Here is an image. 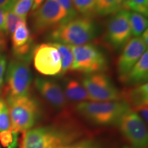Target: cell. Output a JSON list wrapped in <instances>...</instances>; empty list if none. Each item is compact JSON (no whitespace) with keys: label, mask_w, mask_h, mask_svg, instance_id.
I'll return each mask as SVG.
<instances>
[{"label":"cell","mask_w":148,"mask_h":148,"mask_svg":"<svg viewBox=\"0 0 148 148\" xmlns=\"http://www.w3.org/2000/svg\"><path fill=\"white\" fill-rule=\"evenodd\" d=\"M75 110L79 115L95 125L108 126L117 125L125 113L131 110L124 100L108 101H83L78 103Z\"/></svg>","instance_id":"obj_3"},{"label":"cell","mask_w":148,"mask_h":148,"mask_svg":"<svg viewBox=\"0 0 148 148\" xmlns=\"http://www.w3.org/2000/svg\"><path fill=\"white\" fill-rule=\"evenodd\" d=\"M146 51H147V47L140 36L133 37L125 44L118 59L116 68L121 82H124L130 71Z\"/></svg>","instance_id":"obj_12"},{"label":"cell","mask_w":148,"mask_h":148,"mask_svg":"<svg viewBox=\"0 0 148 148\" xmlns=\"http://www.w3.org/2000/svg\"><path fill=\"white\" fill-rule=\"evenodd\" d=\"M123 0H97L95 14L101 16L114 14L123 8Z\"/></svg>","instance_id":"obj_19"},{"label":"cell","mask_w":148,"mask_h":148,"mask_svg":"<svg viewBox=\"0 0 148 148\" xmlns=\"http://www.w3.org/2000/svg\"><path fill=\"white\" fill-rule=\"evenodd\" d=\"M74 8L77 13L82 16L90 17L95 14V5L97 0H72Z\"/></svg>","instance_id":"obj_21"},{"label":"cell","mask_w":148,"mask_h":148,"mask_svg":"<svg viewBox=\"0 0 148 148\" xmlns=\"http://www.w3.org/2000/svg\"><path fill=\"white\" fill-rule=\"evenodd\" d=\"M120 132L132 148H146L148 143L147 127L143 120L134 111L125 113L117 123Z\"/></svg>","instance_id":"obj_10"},{"label":"cell","mask_w":148,"mask_h":148,"mask_svg":"<svg viewBox=\"0 0 148 148\" xmlns=\"http://www.w3.org/2000/svg\"><path fill=\"white\" fill-rule=\"evenodd\" d=\"M16 0H0V9L6 11L12 8Z\"/></svg>","instance_id":"obj_31"},{"label":"cell","mask_w":148,"mask_h":148,"mask_svg":"<svg viewBox=\"0 0 148 148\" xmlns=\"http://www.w3.org/2000/svg\"><path fill=\"white\" fill-rule=\"evenodd\" d=\"M58 49L61 58V71L58 77H62L63 75L70 71L72 64L73 62V55L69 45L59 42H49Z\"/></svg>","instance_id":"obj_18"},{"label":"cell","mask_w":148,"mask_h":148,"mask_svg":"<svg viewBox=\"0 0 148 148\" xmlns=\"http://www.w3.org/2000/svg\"><path fill=\"white\" fill-rule=\"evenodd\" d=\"M10 114L11 130L24 132L32 128L40 117L39 103L30 95L5 97Z\"/></svg>","instance_id":"obj_4"},{"label":"cell","mask_w":148,"mask_h":148,"mask_svg":"<svg viewBox=\"0 0 148 148\" xmlns=\"http://www.w3.org/2000/svg\"><path fill=\"white\" fill-rule=\"evenodd\" d=\"M91 148H100V147H99V145H98L97 143H96V144H95V145H94V146H93V147H91Z\"/></svg>","instance_id":"obj_35"},{"label":"cell","mask_w":148,"mask_h":148,"mask_svg":"<svg viewBox=\"0 0 148 148\" xmlns=\"http://www.w3.org/2000/svg\"><path fill=\"white\" fill-rule=\"evenodd\" d=\"M100 148H101V147H100Z\"/></svg>","instance_id":"obj_37"},{"label":"cell","mask_w":148,"mask_h":148,"mask_svg":"<svg viewBox=\"0 0 148 148\" xmlns=\"http://www.w3.org/2000/svg\"><path fill=\"white\" fill-rule=\"evenodd\" d=\"M18 140V133L10 130L0 132V143L3 147L8 148Z\"/></svg>","instance_id":"obj_26"},{"label":"cell","mask_w":148,"mask_h":148,"mask_svg":"<svg viewBox=\"0 0 148 148\" xmlns=\"http://www.w3.org/2000/svg\"><path fill=\"white\" fill-rule=\"evenodd\" d=\"M5 11L0 9V34L1 36L6 37V29H5Z\"/></svg>","instance_id":"obj_30"},{"label":"cell","mask_w":148,"mask_h":148,"mask_svg":"<svg viewBox=\"0 0 148 148\" xmlns=\"http://www.w3.org/2000/svg\"><path fill=\"white\" fill-rule=\"evenodd\" d=\"M73 55L71 70L87 74L103 73L108 69V58L99 47L92 43L70 46Z\"/></svg>","instance_id":"obj_5"},{"label":"cell","mask_w":148,"mask_h":148,"mask_svg":"<svg viewBox=\"0 0 148 148\" xmlns=\"http://www.w3.org/2000/svg\"><path fill=\"white\" fill-rule=\"evenodd\" d=\"M141 38L143 39V42L145 43V45L146 47H147V45H148V40H147V38H148V31H147V29H146V30L144 32L143 34H141Z\"/></svg>","instance_id":"obj_34"},{"label":"cell","mask_w":148,"mask_h":148,"mask_svg":"<svg viewBox=\"0 0 148 148\" xmlns=\"http://www.w3.org/2000/svg\"><path fill=\"white\" fill-rule=\"evenodd\" d=\"M10 119L8 106L5 99L0 97V132L10 130Z\"/></svg>","instance_id":"obj_23"},{"label":"cell","mask_w":148,"mask_h":148,"mask_svg":"<svg viewBox=\"0 0 148 148\" xmlns=\"http://www.w3.org/2000/svg\"><path fill=\"white\" fill-rule=\"evenodd\" d=\"M79 131L64 125H47L23 132L19 148H58L80 137Z\"/></svg>","instance_id":"obj_1"},{"label":"cell","mask_w":148,"mask_h":148,"mask_svg":"<svg viewBox=\"0 0 148 148\" xmlns=\"http://www.w3.org/2000/svg\"><path fill=\"white\" fill-rule=\"evenodd\" d=\"M69 16V20L77 17V12L74 8L72 0H57Z\"/></svg>","instance_id":"obj_27"},{"label":"cell","mask_w":148,"mask_h":148,"mask_svg":"<svg viewBox=\"0 0 148 148\" xmlns=\"http://www.w3.org/2000/svg\"><path fill=\"white\" fill-rule=\"evenodd\" d=\"M7 69V58L5 54L0 53V95L4 86V77Z\"/></svg>","instance_id":"obj_28"},{"label":"cell","mask_w":148,"mask_h":148,"mask_svg":"<svg viewBox=\"0 0 148 148\" xmlns=\"http://www.w3.org/2000/svg\"><path fill=\"white\" fill-rule=\"evenodd\" d=\"M33 3L34 0H16L11 10L16 15L27 18V14L32 8Z\"/></svg>","instance_id":"obj_25"},{"label":"cell","mask_w":148,"mask_h":148,"mask_svg":"<svg viewBox=\"0 0 148 148\" xmlns=\"http://www.w3.org/2000/svg\"><path fill=\"white\" fill-rule=\"evenodd\" d=\"M45 0H34V3H33L32 10V12H34L35 10H37L39 7L42 4Z\"/></svg>","instance_id":"obj_32"},{"label":"cell","mask_w":148,"mask_h":148,"mask_svg":"<svg viewBox=\"0 0 148 148\" xmlns=\"http://www.w3.org/2000/svg\"><path fill=\"white\" fill-rule=\"evenodd\" d=\"M123 9L143 14L147 17L148 14V0H123Z\"/></svg>","instance_id":"obj_22"},{"label":"cell","mask_w":148,"mask_h":148,"mask_svg":"<svg viewBox=\"0 0 148 148\" xmlns=\"http://www.w3.org/2000/svg\"><path fill=\"white\" fill-rule=\"evenodd\" d=\"M129 23L131 34L134 37L141 36L147 28V17L137 12H130Z\"/></svg>","instance_id":"obj_20"},{"label":"cell","mask_w":148,"mask_h":148,"mask_svg":"<svg viewBox=\"0 0 148 148\" xmlns=\"http://www.w3.org/2000/svg\"><path fill=\"white\" fill-rule=\"evenodd\" d=\"M99 27L90 17H75L51 30L47 36L49 42H59L69 46L85 45L94 40Z\"/></svg>","instance_id":"obj_2"},{"label":"cell","mask_w":148,"mask_h":148,"mask_svg":"<svg viewBox=\"0 0 148 148\" xmlns=\"http://www.w3.org/2000/svg\"><path fill=\"white\" fill-rule=\"evenodd\" d=\"M68 21L69 16L57 0H46L32 14V27L38 34L52 30Z\"/></svg>","instance_id":"obj_7"},{"label":"cell","mask_w":148,"mask_h":148,"mask_svg":"<svg viewBox=\"0 0 148 148\" xmlns=\"http://www.w3.org/2000/svg\"><path fill=\"white\" fill-rule=\"evenodd\" d=\"M123 148H132V147H127V146H125V147H123Z\"/></svg>","instance_id":"obj_36"},{"label":"cell","mask_w":148,"mask_h":148,"mask_svg":"<svg viewBox=\"0 0 148 148\" xmlns=\"http://www.w3.org/2000/svg\"><path fill=\"white\" fill-rule=\"evenodd\" d=\"M63 91L66 99L76 102L90 101L82 84L77 79L67 77L64 79Z\"/></svg>","instance_id":"obj_17"},{"label":"cell","mask_w":148,"mask_h":148,"mask_svg":"<svg viewBox=\"0 0 148 148\" xmlns=\"http://www.w3.org/2000/svg\"><path fill=\"white\" fill-rule=\"evenodd\" d=\"M3 86L5 97H16L30 95L32 73L29 62L15 58L9 62L5 71Z\"/></svg>","instance_id":"obj_6"},{"label":"cell","mask_w":148,"mask_h":148,"mask_svg":"<svg viewBox=\"0 0 148 148\" xmlns=\"http://www.w3.org/2000/svg\"><path fill=\"white\" fill-rule=\"evenodd\" d=\"M33 62L38 73L47 76L58 77L61 71V58L58 49L51 43L35 47Z\"/></svg>","instance_id":"obj_11"},{"label":"cell","mask_w":148,"mask_h":148,"mask_svg":"<svg viewBox=\"0 0 148 148\" xmlns=\"http://www.w3.org/2000/svg\"><path fill=\"white\" fill-rule=\"evenodd\" d=\"M129 15L128 10L122 9L109 20L103 34V41L112 50H119L125 45L132 36Z\"/></svg>","instance_id":"obj_9"},{"label":"cell","mask_w":148,"mask_h":148,"mask_svg":"<svg viewBox=\"0 0 148 148\" xmlns=\"http://www.w3.org/2000/svg\"><path fill=\"white\" fill-rule=\"evenodd\" d=\"M34 86L46 101L56 110H63L67 106V99L63 89L56 81L44 77H36Z\"/></svg>","instance_id":"obj_14"},{"label":"cell","mask_w":148,"mask_h":148,"mask_svg":"<svg viewBox=\"0 0 148 148\" xmlns=\"http://www.w3.org/2000/svg\"><path fill=\"white\" fill-rule=\"evenodd\" d=\"M96 144V142L90 139H84L79 141L73 142L69 145L61 146L58 148H91Z\"/></svg>","instance_id":"obj_29"},{"label":"cell","mask_w":148,"mask_h":148,"mask_svg":"<svg viewBox=\"0 0 148 148\" xmlns=\"http://www.w3.org/2000/svg\"><path fill=\"white\" fill-rule=\"evenodd\" d=\"M6 47V42H5V37L1 36L0 34V51H2L5 49Z\"/></svg>","instance_id":"obj_33"},{"label":"cell","mask_w":148,"mask_h":148,"mask_svg":"<svg viewBox=\"0 0 148 148\" xmlns=\"http://www.w3.org/2000/svg\"><path fill=\"white\" fill-rule=\"evenodd\" d=\"M12 51L15 58L29 62L34 48L31 32L26 21L20 22L11 36Z\"/></svg>","instance_id":"obj_13"},{"label":"cell","mask_w":148,"mask_h":148,"mask_svg":"<svg viewBox=\"0 0 148 148\" xmlns=\"http://www.w3.org/2000/svg\"><path fill=\"white\" fill-rule=\"evenodd\" d=\"M123 100L128 103L131 110L137 112L141 109L147 108L148 105V85L147 82L137 85L127 90L122 94Z\"/></svg>","instance_id":"obj_15"},{"label":"cell","mask_w":148,"mask_h":148,"mask_svg":"<svg viewBox=\"0 0 148 148\" xmlns=\"http://www.w3.org/2000/svg\"><path fill=\"white\" fill-rule=\"evenodd\" d=\"M148 52L146 51L127 74L123 83L137 86L147 82Z\"/></svg>","instance_id":"obj_16"},{"label":"cell","mask_w":148,"mask_h":148,"mask_svg":"<svg viewBox=\"0 0 148 148\" xmlns=\"http://www.w3.org/2000/svg\"><path fill=\"white\" fill-rule=\"evenodd\" d=\"M27 18H22L21 16L16 15L12 12V10H8L5 12V29H6L7 36H12L14 32L16 25L20 22L26 21Z\"/></svg>","instance_id":"obj_24"},{"label":"cell","mask_w":148,"mask_h":148,"mask_svg":"<svg viewBox=\"0 0 148 148\" xmlns=\"http://www.w3.org/2000/svg\"><path fill=\"white\" fill-rule=\"evenodd\" d=\"M81 83L87 92L90 101L123 100L122 92L110 77L103 73L87 74L83 77Z\"/></svg>","instance_id":"obj_8"}]
</instances>
